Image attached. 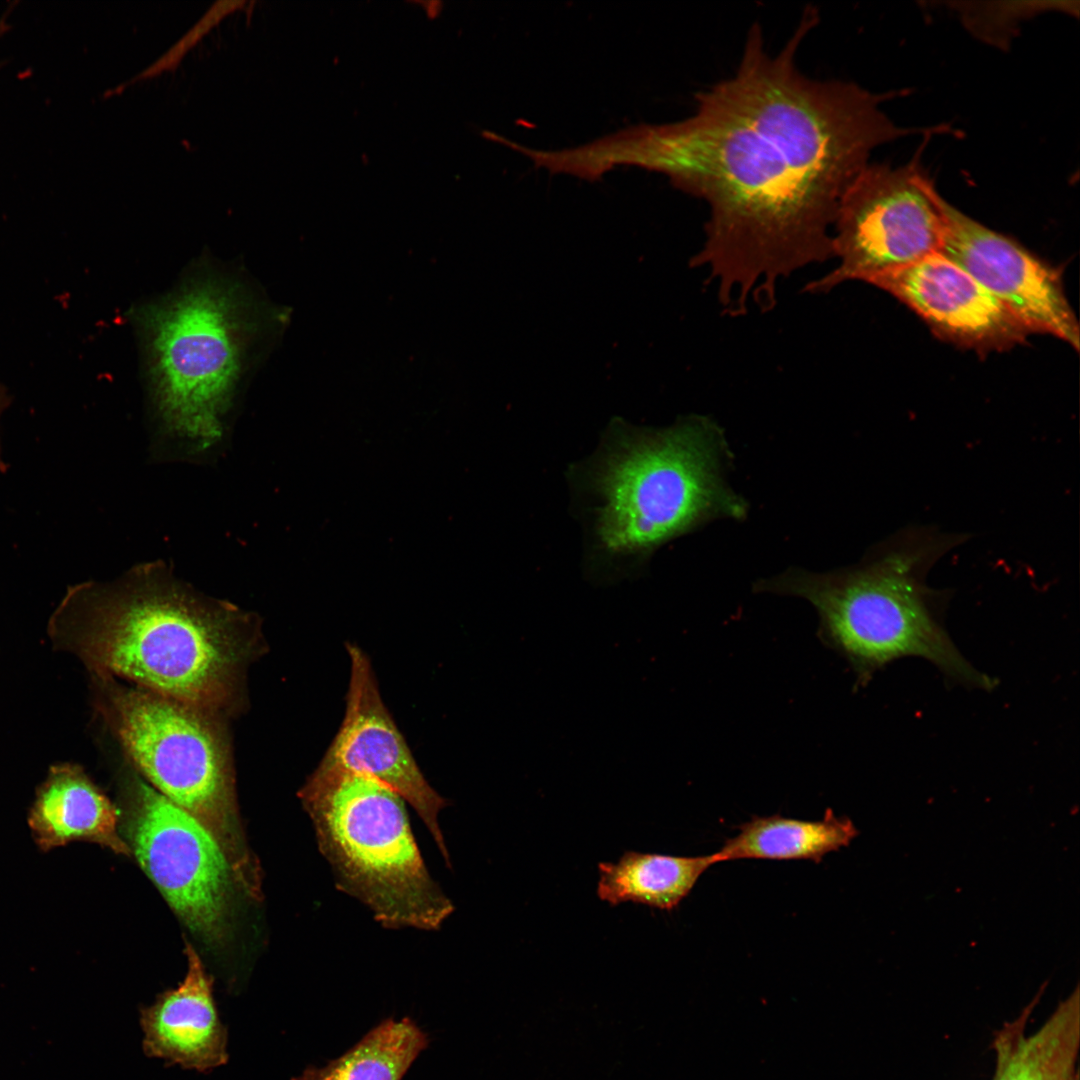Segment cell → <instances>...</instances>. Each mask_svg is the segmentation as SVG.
<instances>
[{
    "label": "cell",
    "instance_id": "obj_1",
    "mask_svg": "<svg viewBox=\"0 0 1080 1080\" xmlns=\"http://www.w3.org/2000/svg\"><path fill=\"white\" fill-rule=\"evenodd\" d=\"M817 22L807 10L771 54L752 26L736 73L698 93L696 109L673 123L622 129L619 166L665 175L709 208L704 267L725 311L769 309L778 282L833 256L840 200L871 152L911 130L881 109L884 97L842 80L803 74L796 53Z\"/></svg>",
    "mask_w": 1080,
    "mask_h": 1080
},
{
    "label": "cell",
    "instance_id": "obj_2",
    "mask_svg": "<svg viewBox=\"0 0 1080 1080\" xmlns=\"http://www.w3.org/2000/svg\"><path fill=\"white\" fill-rule=\"evenodd\" d=\"M48 635L91 675L216 715L240 704L248 665L265 649L254 614L197 591L160 560L111 582L70 586Z\"/></svg>",
    "mask_w": 1080,
    "mask_h": 1080
},
{
    "label": "cell",
    "instance_id": "obj_3",
    "mask_svg": "<svg viewBox=\"0 0 1080 1080\" xmlns=\"http://www.w3.org/2000/svg\"><path fill=\"white\" fill-rule=\"evenodd\" d=\"M728 459L723 432L703 416L614 432L590 471L595 544L639 559L711 520L743 518L746 504L724 478Z\"/></svg>",
    "mask_w": 1080,
    "mask_h": 1080
},
{
    "label": "cell",
    "instance_id": "obj_4",
    "mask_svg": "<svg viewBox=\"0 0 1080 1080\" xmlns=\"http://www.w3.org/2000/svg\"><path fill=\"white\" fill-rule=\"evenodd\" d=\"M339 889L385 928L437 930L453 913L430 876L405 800L371 776L319 763L298 792Z\"/></svg>",
    "mask_w": 1080,
    "mask_h": 1080
},
{
    "label": "cell",
    "instance_id": "obj_5",
    "mask_svg": "<svg viewBox=\"0 0 1080 1080\" xmlns=\"http://www.w3.org/2000/svg\"><path fill=\"white\" fill-rule=\"evenodd\" d=\"M91 676L98 712L131 762L155 790L209 830L238 887L260 896V871L241 829L230 747L218 715Z\"/></svg>",
    "mask_w": 1080,
    "mask_h": 1080
},
{
    "label": "cell",
    "instance_id": "obj_6",
    "mask_svg": "<svg viewBox=\"0 0 1080 1080\" xmlns=\"http://www.w3.org/2000/svg\"><path fill=\"white\" fill-rule=\"evenodd\" d=\"M916 559L895 552L847 571L791 569L759 582L756 590L809 601L820 617L821 639L847 659L862 683L894 659L919 656L953 678L990 688V678L971 667L937 621Z\"/></svg>",
    "mask_w": 1080,
    "mask_h": 1080
},
{
    "label": "cell",
    "instance_id": "obj_7",
    "mask_svg": "<svg viewBox=\"0 0 1080 1080\" xmlns=\"http://www.w3.org/2000/svg\"><path fill=\"white\" fill-rule=\"evenodd\" d=\"M231 289L193 285L152 320L155 402L163 431L189 454L223 438L241 363L242 315Z\"/></svg>",
    "mask_w": 1080,
    "mask_h": 1080
},
{
    "label": "cell",
    "instance_id": "obj_8",
    "mask_svg": "<svg viewBox=\"0 0 1080 1080\" xmlns=\"http://www.w3.org/2000/svg\"><path fill=\"white\" fill-rule=\"evenodd\" d=\"M943 198L919 165L868 163L844 192L832 229L837 265L807 284L823 293L850 280L872 278L941 252Z\"/></svg>",
    "mask_w": 1080,
    "mask_h": 1080
},
{
    "label": "cell",
    "instance_id": "obj_9",
    "mask_svg": "<svg viewBox=\"0 0 1080 1080\" xmlns=\"http://www.w3.org/2000/svg\"><path fill=\"white\" fill-rule=\"evenodd\" d=\"M124 826L139 865L176 915L206 943H221L239 887L214 836L142 782L133 785Z\"/></svg>",
    "mask_w": 1080,
    "mask_h": 1080
},
{
    "label": "cell",
    "instance_id": "obj_10",
    "mask_svg": "<svg viewBox=\"0 0 1080 1080\" xmlns=\"http://www.w3.org/2000/svg\"><path fill=\"white\" fill-rule=\"evenodd\" d=\"M942 205L946 232L941 253L972 275L1030 333L1053 335L1078 351L1079 324L1057 271L946 200Z\"/></svg>",
    "mask_w": 1080,
    "mask_h": 1080
},
{
    "label": "cell",
    "instance_id": "obj_11",
    "mask_svg": "<svg viewBox=\"0 0 1080 1080\" xmlns=\"http://www.w3.org/2000/svg\"><path fill=\"white\" fill-rule=\"evenodd\" d=\"M350 680L344 718L320 763L361 772L398 793L417 812L450 866L439 824L448 802L426 780L384 704L370 659L346 643Z\"/></svg>",
    "mask_w": 1080,
    "mask_h": 1080
},
{
    "label": "cell",
    "instance_id": "obj_12",
    "mask_svg": "<svg viewBox=\"0 0 1080 1080\" xmlns=\"http://www.w3.org/2000/svg\"><path fill=\"white\" fill-rule=\"evenodd\" d=\"M939 336L981 352L1004 350L1030 333L956 262L938 252L872 278Z\"/></svg>",
    "mask_w": 1080,
    "mask_h": 1080
},
{
    "label": "cell",
    "instance_id": "obj_13",
    "mask_svg": "<svg viewBox=\"0 0 1080 1080\" xmlns=\"http://www.w3.org/2000/svg\"><path fill=\"white\" fill-rule=\"evenodd\" d=\"M188 969L174 989L140 1010L146 1056L169 1065L208 1072L228 1060L226 1027L213 997V980L194 947L186 945Z\"/></svg>",
    "mask_w": 1080,
    "mask_h": 1080
},
{
    "label": "cell",
    "instance_id": "obj_14",
    "mask_svg": "<svg viewBox=\"0 0 1080 1080\" xmlns=\"http://www.w3.org/2000/svg\"><path fill=\"white\" fill-rule=\"evenodd\" d=\"M28 824L43 851L73 841H88L130 856L117 829L118 811L84 770L74 763L50 767L39 786Z\"/></svg>",
    "mask_w": 1080,
    "mask_h": 1080
},
{
    "label": "cell",
    "instance_id": "obj_15",
    "mask_svg": "<svg viewBox=\"0 0 1080 1080\" xmlns=\"http://www.w3.org/2000/svg\"><path fill=\"white\" fill-rule=\"evenodd\" d=\"M1044 987L1017 1018L993 1033L995 1067L991 1080H1079V985L1058 1003L1039 1029L1029 1034L1028 1021Z\"/></svg>",
    "mask_w": 1080,
    "mask_h": 1080
},
{
    "label": "cell",
    "instance_id": "obj_16",
    "mask_svg": "<svg viewBox=\"0 0 1080 1080\" xmlns=\"http://www.w3.org/2000/svg\"><path fill=\"white\" fill-rule=\"evenodd\" d=\"M857 834L849 818L838 817L831 809L817 821L754 817L713 854L717 863L738 859L820 862L828 853L848 846Z\"/></svg>",
    "mask_w": 1080,
    "mask_h": 1080
},
{
    "label": "cell",
    "instance_id": "obj_17",
    "mask_svg": "<svg viewBox=\"0 0 1080 1080\" xmlns=\"http://www.w3.org/2000/svg\"><path fill=\"white\" fill-rule=\"evenodd\" d=\"M716 863L714 854L678 857L627 852L617 863L599 864L597 893L611 905L632 901L672 910Z\"/></svg>",
    "mask_w": 1080,
    "mask_h": 1080
},
{
    "label": "cell",
    "instance_id": "obj_18",
    "mask_svg": "<svg viewBox=\"0 0 1080 1080\" xmlns=\"http://www.w3.org/2000/svg\"><path fill=\"white\" fill-rule=\"evenodd\" d=\"M428 1043L410 1018H388L340 1057L323 1067L308 1066L291 1080H402Z\"/></svg>",
    "mask_w": 1080,
    "mask_h": 1080
},
{
    "label": "cell",
    "instance_id": "obj_19",
    "mask_svg": "<svg viewBox=\"0 0 1080 1080\" xmlns=\"http://www.w3.org/2000/svg\"><path fill=\"white\" fill-rule=\"evenodd\" d=\"M1073 2H956L954 9L976 37L1000 48L1008 47L1020 23L1033 15L1060 10L1077 15Z\"/></svg>",
    "mask_w": 1080,
    "mask_h": 1080
},
{
    "label": "cell",
    "instance_id": "obj_20",
    "mask_svg": "<svg viewBox=\"0 0 1080 1080\" xmlns=\"http://www.w3.org/2000/svg\"><path fill=\"white\" fill-rule=\"evenodd\" d=\"M241 3L242 2L235 1L220 2V7H212L207 13V15H205V17H203L202 20L198 23V25L193 28V31H190L186 35V37L177 44V46L173 47V49H171L169 53H167V55H164L161 60L148 68L142 75H154L155 73L164 68H169L173 63L177 61L178 58L181 57V55L186 51V49H188V47L196 41L198 37L205 33V31H207L211 26H213L217 21H219L220 18L223 17V15L227 14L235 7L239 6Z\"/></svg>",
    "mask_w": 1080,
    "mask_h": 1080
},
{
    "label": "cell",
    "instance_id": "obj_21",
    "mask_svg": "<svg viewBox=\"0 0 1080 1080\" xmlns=\"http://www.w3.org/2000/svg\"><path fill=\"white\" fill-rule=\"evenodd\" d=\"M8 403H9L8 396H7L6 392L3 390V388L0 386V414L8 406ZM0 471L1 472L6 471V464L3 461L2 454H1V445H0Z\"/></svg>",
    "mask_w": 1080,
    "mask_h": 1080
}]
</instances>
